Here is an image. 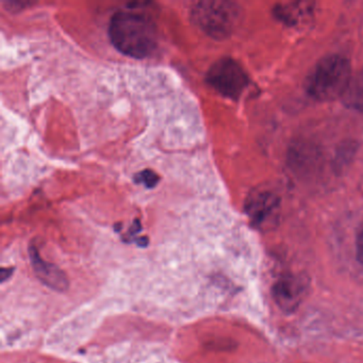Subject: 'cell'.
<instances>
[{"label":"cell","instance_id":"obj_1","mask_svg":"<svg viewBox=\"0 0 363 363\" xmlns=\"http://www.w3.org/2000/svg\"><path fill=\"white\" fill-rule=\"evenodd\" d=\"M109 37L118 52L135 59L147 58L158 46L154 23L133 12H118L112 16Z\"/></svg>","mask_w":363,"mask_h":363},{"label":"cell","instance_id":"obj_2","mask_svg":"<svg viewBox=\"0 0 363 363\" xmlns=\"http://www.w3.org/2000/svg\"><path fill=\"white\" fill-rule=\"evenodd\" d=\"M352 67L345 57L330 55L320 59L306 79V90L316 101L342 97L352 80Z\"/></svg>","mask_w":363,"mask_h":363},{"label":"cell","instance_id":"obj_3","mask_svg":"<svg viewBox=\"0 0 363 363\" xmlns=\"http://www.w3.org/2000/svg\"><path fill=\"white\" fill-rule=\"evenodd\" d=\"M193 22L212 39L224 40L233 35L241 20V8L231 1H199L192 9Z\"/></svg>","mask_w":363,"mask_h":363},{"label":"cell","instance_id":"obj_4","mask_svg":"<svg viewBox=\"0 0 363 363\" xmlns=\"http://www.w3.org/2000/svg\"><path fill=\"white\" fill-rule=\"evenodd\" d=\"M207 82L223 96L238 99L247 88L250 79L237 61L223 58L210 67Z\"/></svg>","mask_w":363,"mask_h":363},{"label":"cell","instance_id":"obj_5","mask_svg":"<svg viewBox=\"0 0 363 363\" xmlns=\"http://www.w3.org/2000/svg\"><path fill=\"white\" fill-rule=\"evenodd\" d=\"M278 208L279 201L277 196L264 190L252 192L245 203L246 213L256 226H263L275 220Z\"/></svg>","mask_w":363,"mask_h":363},{"label":"cell","instance_id":"obj_6","mask_svg":"<svg viewBox=\"0 0 363 363\" xmlns=\"http://www.w3.org/2000/svg\"><path fill=\"white\" fill-rule=\"evenodd\" d=\"M306 288L307 286L303 277L295 275L284 276L274 284V299L284 311H293L303 301Z\"/></svg>","mask_w":363,"mask_h":363},{"label":"cell","instance_id":"obj_7","mask_svg":"<svg viewBox=\"0 0 363 363\" xmlns=\"http://www.w3.org/2000/svg\"><path fill=\"white\" fill-rule=\"evenodd\" d=\"M31 264L37 277L43 282L45 286H50L52 290L63 292L69 288V279L62 269H59L52 263L46 262L40 257L35 246L29 248Z\"/></svg>","mask_w":363,"mask_h":363},{"label":"cell","instance_id":"obj_8","mask_svg":"<svg viewBox=\"0 0 363 363\" xmlns=\"http://www.w3.org/2000/svg\"><path fill=\"white\" fill-rule=\"evenodd\" d=\"M342 99L350 109L363 112V69L352 76Z\"/></svg>","mask_w":363,"mask_h":363},{"label":"cell","instance_id":"obj_9","mask_svg":"<svg viewBox=\"0 0 363 363\" xmlns=\"http://www.w3.org/2000/svg\"><path fill=\"white\" fill-rule=\"evenodd\" d=\"M135 179V182H138V184H145L147 188H154V186L158 184L160 178H159V176L157 175L155 172L150 171V169H146V171L138 174Z\"/></svg>","mask_w":363,"mask_h":363},{"label":"cell","instance_id":"obj_10","mask_svg":"<svg viewBox=\"0 0 363 363\" xmlns=\"http://www.w3.org/2000/svg\"><path fill=\"white\" fill-rule=\"evenodd\" d=\"M357 250H358L359 257L363 261V226L361 230L359 231L358 239H357Z\"/></svg>","mask_w":363,"mask_h":363},{"label":"cell","instance_id":"obj_11","mask_svg":"<svg viewBox=\"0 0 363 363\" xmlns=\"http://www.w3.org/2000/svg\"><path fill=\"white\" fill-rule=\"evenodd\" d=\"M12 272H13L12 269H6V267L1 269V281H6L11 276Z\"/></svg>","mask_w":363,"mask_h":363}]
</instances>
